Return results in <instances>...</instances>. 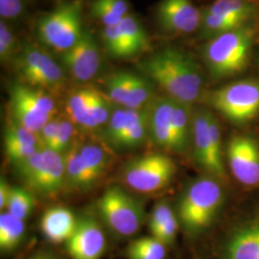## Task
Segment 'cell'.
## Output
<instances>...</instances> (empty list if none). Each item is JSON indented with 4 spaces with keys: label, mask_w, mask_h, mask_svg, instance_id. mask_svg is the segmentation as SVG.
<instances>
[{
    "label": "cell",
    "mask_w": 259,
    "mask_h": 259,
    "mask_svg": "<svg viewBox=\"0 0 259 259\" xmlns=\"http://www.w3.org/2000/svg\"><path fill=\"white\" fill-rule=\"evenodd\" d=\"M63 63L69 74L78 82H89L98 73L101 56L98 45L89 29H83L79 40L64 52Z\"/></svg>",
    "instance_id": "cell-11"
},
{
    "label": "cell",
    "mask_w": 259,
    "mask_h": 259,
    "mask_svg": "<svg viewBox=\"0 0 259 259\" xmlns=\"http://www.w3.org/2000/svg\"><path fill=\"white\" fill-rule=\"evenodd\" d=\"M27 259H60L56 254L51 251H47V250H40L37 251L32 256H30Z\"/></svg>",
    "instance_id": "cell-44"
},
{
    "label": "cell",
    "mask_w": 259,
    "mask_h": 259,
    "mask_svg": "<svg viewBox=\"0 0 259 259\" xmlns=\"http://www.w3.org/2000/svg\"><path fill=\"white\" fill-rule=\"evenodd\" d=\"M92 7L109 11L121 18L129 15V4L126 0H94Z\"/></svg>",
    "instance_id": "cell-39"
},
{
    "label": "cell",
    "mask_w": 259,
    "mask_h": 259,
    "mask_svg": "<svg viewBox=\"0 0 259 259\" xmlns=\"http://www.w3.org/2000/svg\"><path fill=\"white\" fill-rule=\"evenodd\" d=\"M11 189L12 187L6 182V180L1 178V182H0V209L1 210L7 207Z\"/></svg>",
    "instance_id": "cell-43"
},
{
    "label": "cell",
    "mask_w": 259,
    "mask_h": 259,
    "mask_svg": "<svg viewBox=\"0 0 259 259\" xmlns=\"http://www.w3.org/2000/svg\"><path fill=\"white\" fill-rule=\"evenodd\" d=\"M37 36L41 42L56 51L69 50L83 34L82 3L64 2L39 19Z\"/></svg>",
    "instance_id": "cell-6"
},
{
    "label": "cell",
    "mask_w": 259,
    "mask_h": 259,
    "mask_svg": "<svg viewBox=\"0 0 259 259\" xmlns=\"http://www.w3.org/2000/svg\"><path fill=\"white\" fill-rule=\"evenodd\" d=\"M23 10V0H0V15L2 19H17L21 16Z\"/></svg>",
    "instance_id": "cell-41"
},
{
    "label": "cell",
    "mask_w": 259,
    "mask_h": 259,
    "mask_svg": "<svg viewBox=\"0 0 259 259\" xmlns=\"http://www.w3.org/2000/svg\"><path fill=\"white\" fill-rule=\"evenodd\" d=\"M97 91L92 88H81L71 93L66 102V112L74 124L81 125L95 97Z\"/></svg>",
    "instance_id": "cell-28"
},
{
    "label": "cell",
    "mask_w": 259,
    "mask_h": 259,
    "mask_svg": "<svg viewBox=\"0 0 259 259\" xmlns=\"http://www.w3.org/2000/svg\"><path fill=\"white\" fill-rule=\"evenodd\" d=\"M259 257V218L243 226L228 242L224 259H257Z\"/></svg>",
    "instance_id": "cell-18"
},
{
    "label": "cell",
    "mask_w": 259,
    "mask_h": 259,
    "mask_svg": "<svg viewBox=\"0 0 259 259\" xmlns=\"http://www.w3.org/2000/svg\"><path fill=\"white\" fill-rule=\"evenodd\" d=\"M121 32L125 37L132 56L147 50L150 47L149 37L141 22L136 17L128 15L119 23Z\"/></svg>",
    "instance_id": "cell-26"
},
{
    "label": "cell",
    "mask_w": 259,
    "mask_h": 259,
    "mask_svg": "<svg viewBox=\"0 0 259 259\" xmlns=\"http://www.w3.org/2000/svg\"><path fill=\"white\" fill-rule=\"evenodd\" d=\"M35 208V198L31 190L23 187H12L9 201L7 204V212L25 221Z\"/></svg>",
    "instance_id": "cell-32"
},
{
    "label": "cell",
    "mask_w": 259,
    "mask_h": 259,
    "mask_svg": "<svg viewBox=\"0 0 259 259\" xmlns=\"http://www.w3.org/2000/svg\"><path fill=\"white\" fill-rule=\"evenodd\" d=\"M102 38L108 52L114 58L133 57L129 46L121 32L119 23L103 29Z\"/></svg>",
    "instance_id": "cell-33"
},
{
    "label": "cell",
    "mask_w": 259,
    "mask_h": 259,
    "mask_svg": "<svg viewBox=\"0 0 259 259\" xmlns=\"http://www.w3.org/2000/svg\"><path fill=\"white\" fill-rule=\"evenodd\" d=\"M157 19L163 31L172 34H191L200 29L202 13L191 0H161Z\"/></svg>",
    "instance_id": "cell-12"
},
{
    "label": "cell",
    "mask_w": 259,
    "mask_h": 259,
    "mask_svg": "<svg viewBox=\"0 0 259 259\" xmlns=\"http://www.w3.org/2000/svg\"><path fill=\"white\" fill-rule=\"evenodd\" d=\"M65 183L64 155L50 149L44 148L42 164L28 188L40 196L51 197L58 194Z\"/></svg>",
    "instance_id": "cell-14"
},
{
    "label": "cell",
    "mask_w": 259,
    "mask_h": 259,
    "mask_svg": "<svg viewBox=\"0 0 259 259\" xmlns=\"http://www.w3.org/2000/svg\"><path fill=\"white\" fill-rule=\"evenodd\" d=\"M178 229H179V220L176 215H174L165 223V225H163L152 236H154L155 238H157V240L160 241L161 243H163L165 246H167L172 244L175 240Z\"/></svg>",
    "instance_id": "cell-40"
},
{
    "label": "cell",
    "mask_w": 259,
    "mask_h": 259,
    "mask_svg": "<svg viewBox=\"0 0 259 259\" xmlns=\"http://www.w3.org/2000/svg\"><path fill=\"white\" fill-rule=\"evenodd\" d=\"M223 202L221 185L211 178L198 179L186 187L179 201V219L186 232H203L212 224Z\"/></svg>",
    "instance_id": "cell-3"
},
{
    "label": "cell",
    "mask_w": 259,
    "mask_h": 259,
    "mask_svg": "<svg viewBox=\"0 0 259 259\" xmlns=\"http://www.w3.org/2000/svg\"><path fill=\"white\" fill-rule=\"evenodd\" d=\"M66 185L74 190L85 191L96 185L90 170L85 165L79 147H71L65 155Z\"/></svg>",
    "instance_id": "cell-20"
},
{
    "label": "cell",
    "mask_w": 259,
    "mask_h": 259,
    "mask_svg": "<svg viewBox=\"0 0 259 259\" xmlns=\"http://www.w3.org/2000/svg\"><path fill=\"white\" fill-rule=\"evenodd\" d=\"M16 68L22 83L45 92L60 93L65 87L63 68L45 50L25 45L16 58Z\"/></svg>",
    "instance_id": "cell-7"
},
{
    "label": "cell",
    "mask_w": 259,
    "mask_h": 259,
    "mask_svg": "<svg viewBox=\"0 0 259 259\" xmlns=\"http://www.w3.org/2000/svg\"><path fill=\"white\" fill-rule=\"evenodd\" d=\"M79 218L65 206H53L44 213L40 230L47 240L54 244L66 243L73 235Z\"/></svg>",
    "instance_id": "cell-16"
},
{
    "label": "cell",
    "mask_w": 259,
    "mask_h": 259,
    "mask_svg": "<svg viewBox=\"0 0 259 259\" xmlns=\"http://www.w3.org/2000/svg\"><path fill=\"white\" fill-rule=\"evenodd\" d=\"M257 259H259V257H258V258H257Z\"/></svg>",
    "instance_id": "cell-45"
},
{
    "label": "cell",
    "mask_w": 259,
    "mask_h": 259,
    "mask_svg": "<svg viewBox=\"0 0 259 259\" xmlns=\"http://www.w3.org/2000/svg\"><path fill=\"white\" fill-rule=\"evenodd\" d=\"M97 210L106 227L117 237H131L145 220L141 202L120 186L108 188L97 202Z\"/></svg>",
    "instance_id": "cell-4"
},
{
    "label": "cell",
    "mask_w": 259,
    "mask_h": 259,
    "mask_svg": "<svg viewBox=\"0 0 259 259\" xmlns=\"http://www.w3.org/2000/svg\"><path fill=\"white\" fill-rule=\"evenodd\" d=\"M148 108L142 110H134L128 108H119L112 111L111 117L106 124L104 131V139L111 145L114 146L122 135L126 132L132 124L146 112Z\"/></svg>",
    "instance_id": "cell-23"
},
{
    "label": "cell",
    "mask_w": 259,
    "mask_h": 259,
    "mask_svg": "<svg viewBox=\"0 0 259 259\" xmlns=\"http://www.w3.org/2000/svg\"><path fill=\"white\" fill-rule=\"evenodd\" d=\"M4 143H15L38 147L40 145L37 135L26 129L13 118L9 121L5 129Z\"/></svg>",
    "instance_id": "cell-34"
},
{
    "label": "cell",
    "mask_w": 259,
    "mask_h": 259,
    "mask_svg": "<svg viewBox=\"0 0 259 259\" xmlns=\"http://www.w3.org/2000/svg\"><path fill=\"white\" fill-rule=\"evenodd\" d=\"M74 123L70 119H61L55 141L50 150L60 154H65L71 148V142L74 137Z\"/></svg>",
    "instance_id": "cell-36"
},
{
    "label": "cell",
    "mask_w": 259,
    "mask_h": 259,
    "mask_svg": "<svg viewBox=\"0 0 259 259\" xmlns=\"http://www.w3.org/2000/svg\"><path fill=\"white\" fill-rule=\"evenodd\" d=\"M79 151L94 181L97 183L111 166V157L109 153L100 145L93 143L80 146Z\"/></svg>",
    "instance_id": "cell-25"
},
{
    "label": "cell",
    "mask_w": 259,
    "mask_h": 259,
    "mask_svg": "<svg viewBox=\"0 0 259 259\" xmlns=\"http://www.w3.org/2000/svg\"><path fill=\"white\" fill-rule=\"evenodd\" d=\"M191 106L175 100L173 111V133L175 153H184L192 139Z\"/></svg>",
    "instance_id": "cell-21"
},
{
    "label": "cell",
    "mask_w": 259,
    "mask_h": 259,
    "mask_svg": "<svg viewBox=\"0 0 259 259\" xmlns=\"http://www.w3.org/2000/svg\"><path fill=\"white\" fill-rule=\"evenodd\" d=\"M61 119L53 118L52 120L49 121L47 125L44 127V129L40 131L38 134V139L40 145L45 149H50L52 147L54 141H55L57 133L60 126Z\"/></svg>",
    "instance_id": "cell-42"
},
{
    "label": "cell",
    "mask_w": 259,
    "mask_h": 259,
    "mask_svg": "<svg viewBox=\"0 0 259 259\" xmlns=\"http://www.w3.org/2000/svg\"><path fill=\"white\" fill-rule=\"evenodd\" d=\"M232 175L246 186L259 185V145L249 136L233 137L227 149Z\"/></svg>",
    "instance_id": "cell-10"
},
{
    "label": "cell",
    "mask_w": 259,
    "mask_h": 259,
    "mask_svg": "<svg viewBox=\"0 0 259 259\" xmlns=\"http://www.w3.org/2000/svg\"><path fill=\"white\" fill-rule=\"evenodd\" d=\"M106 247V236L99 222L90 215L79 217L76 231L66 242L71 259H101Z\"/></svg>",
    "instance_id": "cell-13"
},
{
    "label": "cell",
    "mask_w": 259,
    "mask_h": 259,
    "mask_svg": "<svg viewBox=\"0 0 259 259\" xmlns=\"http://www.w3.org/2000/svg\"><path fill=\"white\" fill-rule=\"evenodd\" d=\"M166 253V246L154 236L132 241L127 248L128 259H164Z\"/></svg>",
    "instance_id": "cell-29"
},
{
    "label": "cell",
    "mask_w": 259,
    "mask_h": 259,
    "mask_svg": "<svg viewBox=\"0 0 259 259\" xmlns=\"http://www.w3.org/2000/svg\"><path fill=\"white\" fill-rule=\"evenodd\" d=\"M44 149H39L35 154L25 158L24 160L15 164L19 172V177L29 186L37 176V172L42 164Z\"/></svg>",
    "instance_id": "cell-35"
},
{
    "label": "cell",
    "mask_w": 259,
    "mask_h": 259,
    "mask_svg": "<svg viewBox=\"0 0 259 259\" xmlns=\"http://www.w3.org/2000/svg\"><path fill=\"white\" fill-rule=\"evenodd\" d=\"M175 100L170 97L155 98L150 105V135L157 146L175 152L173 111Z\"/></svg>",
    "instance_id": "cell-15"
},
{
    "label": "cell",
    "mask_w": 259,
    "mask_h": 259,
    "mask_svg": "<svg viewBox=\"0 0 259 259\" xmlns=\"http://www.w3.org/2000/svg\"><path fill=\"white\" fill-rule=\"evenodd\" d=\"M174 215L175 213L167 201L163 200L157 203L153 208L149 221V229L152 235H154Z\"/></svg>",
    "instance_id": "cell-38"
},
{
    "label": "cell",
    "mask_w": 259,
    "mask_h": 259,
    "mask_svg": "<svg viewBox=\"0 0 259 259\" xmlns=\"http://www.w3.org/2000/svg\"><path fill=\"white\" fill-rule=\"evenodd\" d=\"M107 97L122 108L142 110L154 101V88L146 78L128 71L111 74L106 82Z\"/></svg>",
    "instance_id": "cell-9"
},
{
    "label": "cell",
    "mask_w": 259,
    "mask_h": 259,
    "mask_svg": "<svg viewBox=\"0 0 259 259\" xmlns=\"http://www.w3.org/2000/svg\"><path fill=\"white\" fill-rule=\"evenodd\" d=\"M253 40L254 29L249 24L207 40L203 58L211 77L221 80L243 72L249 64Z\"/></svg>",
    "instance_id": "cell-2"
},
{
    "label": "cell",
    "mask_w": 259,
    "mask_h": 259,
    "mask_svg": "<svg viewBox=\"0 0 259 259\" xmlns=\"http://www.w3.org/2000/svg\"><path fill=\"white\" fill-rule=\"evenodd\" d=\"M204 12L249 23L257 13V5L250 0H215Z\"/></svg>",
    "instance_id": "cell-22"
},
{
    "label": "cell",
    "mask_w": 259,
    "mask_h": 259,
    "mask_svg": "<svg viewBox=\"0 0 259 259\" xmlns=\"http://www.w3.org/2000/svg\"><path fill=\"white\" fill-rule=\"evenodd\" d=\"M10 109L14 120L37 136L47 123L53 119L52 116L37 110L12 88L10 90Z\"/></svg>",
    "instance_id": "cell-19"
},
{
    "label": "cell",
    "mask_w": 259,
    "mask_h": 259,
    "mask_svg": "<svg viewBox=\"0 0 259 259\" xmlns=\"http://www.w3.org/2000/svg\"><path fill=\"white\" fill-rule=\"evenodd\" d=\"M25 235V224L23 220L13 216L9 212L0 215V250L2 253H9L17 250Z\"/></svg>",
    "instance_id": "cell-24"
},
{
    "label": "cell",
    "mask_w": 259,
    "mask_h": 259,
    "mask_svg": "<svg viewBox=\"0 0 259 259\" xmlns=\"http://www.w3.org/2000/svg\"><path fill=\"white\" fill-rule=\"evenodd\" d=\"M17 50V38L9 26L1 19L0 22V59L8 62Z\"/></svg>",
    "instance_id": "cell-37"
},
{
    "label": "cell",
    "mask_w": 259,
    "mask_h": 259,
    "mask_svg": "<svg viewBox=\"0 0 259 259\" xmlns=\"http://www.w3.org/2000/svg\"><path fill=\"white\" fill-rule=\"evenodd\" d=\"M211 111L199 108L192 111V145L195 162L211 175V140L209 116Z\"/></svg>",
    "instance_id": "cell-17"
},
{
    "label": "cell",
    "mask_w": 259,
    "mask_h": 259,
    "mask_svg": "<svg viewBox=\"0 0 259 259\" xmlns=\"http://www.w3.org/2000/svg\"><path fill=\"white\" fill-rule=\"evenodd\" d=\"M150 107V106H149ZM132 124L122 135L114 147L118 149H133L141 145L150 135V109Z\"/></svg>",
    "instance_id": "cell-30"
},
{
    "label": "cell",
    "mask_w": 259,
    "mask_h": 259,
    "mask_svg": "<svg viewBox=\"0 0 259 259\" xmlns=\"http://www.w3.org/2000/svg\"><path fill=\"white\" fill-rule=\"evenodd\" d=\"M175 161L160 153H150L132 159L122 172V178L132 189L153 193L165 188L176 174Z\"/></svg>",
    "instance_id": "cell-8"
},
{
    "label": "cell",
    "mask_w": 259,
    "mask_h": 259,
    "mask_svg": "<svg viewBox=\"0 0 259 259\" xmlns=\"http://www.w3.org/2000/svg\"><path fill=\"white\" fill-rule=\"evenodd\" d=\"M215 111L236 125H244L259 114V80L248 79L229 83L207 95Z\"/></svg>",
    "instance_id": "cell-5"
},
{
    "label": "cell",
    "mask_w": 259,
    "mask_h": 259,
    "mask_svg": "<svg viewBox=\"0 0 259 259\" xmlns=\"http://www.w3.org/2000/svg\"><path fill=\"white\" fill-rule=\"evenodd\" d=\"M111 102L107 96L97 91L91 109L80 126L83 129L95 130L106 125L112 113Z\"/></svg>",
    "instance_id": "cell-31"
},
{
    "label": "cell",
    "mask_w": 259,
    "mask_h": 259,
    "mask_svg": "<svg viewBox=\"0 0 259 259\" xmlns=\"http://www.w3.org/2000/svg\"><path fill=\"white\" fill-rule=\"evenodd\" d=\"M139 68L178 102L192 106L202 95L204 80L200 66L178 48L167 47L149 56Z\"/></svg>",
    "instance_id": "cell-1"
},
{
    "label": "cell",
    "mask_w": 259,
    "mask_h": 259,
    "mask_svg": "<svg viewBox=\"0 0 259 259\" xmlns=\"http://www.w3.org/2000/svg\"><path fill=\"white\" fill-rule=\"evenodd\" d=\"M245 25H248V23L239 19L216 16L204 12L202 13L200 33L201 37L209 40L213 37L221 36Z\"/></svg>",
    "instance_id": "cell-27"
}]
</instances>
